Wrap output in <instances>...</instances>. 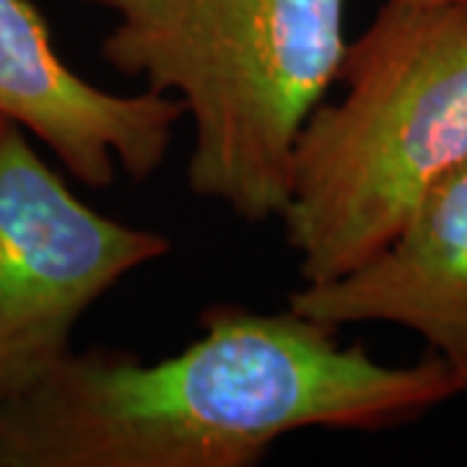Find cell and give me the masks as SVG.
<instances>
[{"mask_svg":"<svg viewBox=\"0 0 467 467\" xmlns=\"http://www.w3.org/2000/svg\"><path fill=\"white\" fill-rule=\"evenodd\" d=\"M198 325L159 361L70 350L0 402V467H254L285 436L389 431L460 398L431 350L389 367L288 304L218 301Z\"/></svg>","mask_w":467,"mask_h":467,"instance_id":"1","label":"cell"},{"mask_svg":"<svg viewBox=\"0 0 467 467\" xmlns=\"http://www.w3.org/2000/svg\"><path fill=\"white\" fill-rule=\"evenodd\" d=\"M337 84L296 138L278 216L304 284L367 263L467 159V3L384 0Z\"/></svg>","mask_w":467,"mask_h":467,"instance_id":"2","label":"cell"},{"mask_svg":"<svg viewBox=\"0 0 467 467\" xmlns=\"http://www.w3.org/2000/svg\"><path fill=\"white\" fill-rule=\"evenodd\" d=\"M84 3L112 16L107 66L180 101L187 187L247 223L281 216L296 138L348 50L346 0Z\"/></svg>","mask_w":467,"mask_h":467,"instance_id":"3","label":"cell"},{"mask_svg":"<svg viewBox=\"0 0 467 467\" xmlns=\"http://www.w3.org/2000/svg\"><path fill=\"white\" fill-rule=\"evenodd\" d=\"M171 252L164 234L84 202L0 115V402L60 358L84 315L122 278Z\"/></svg>","mask_w":467,"mask_h":467,"instance_id":"4","label":"cell"},{"mask_svg":"<svg viewBox=\"0 0 467 467\" xmlns=\"http://www.w3.org/2000/svg\"><path fill=\"white\" fill-rule=\"evenodd\" d=\"M0 115L52 150L86 187L107 190L122 171L146 182L169 156L182 107L156 91L117 94L78 76L55 50L29 0H0Z\"/></svg>","mask_w":467,"mask_h":467,"instance_id":"5","label":"cell"},{"mask_svg":"<svg viewBox=\"0 0 467 467\" xmlns=\"http://www.w3.org/2000/svg\"><path fill=\"white\" fill-rule=\"evenodd\" d=\"M285 304L335 330L387 322L416 333L467 395V159L367 263L327 284H301Z\"/></svg>","mask_w":467,"mask_h":467,"instance_id":"6","label":"cell"},{"mask_svg":"<svg viewBox=\"0 0 467 467\" xmlns=\"http://www.w3.org/2000/svg\"><path fill=\"white\" fill-rule=\"evenodd\" d=\"M454 3H467V0H454Z\"/></svg>","mask_w":467,"mask_h":467,"instance_id":"7","label":"cell"}]
</instances>
